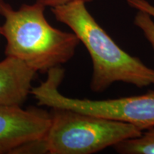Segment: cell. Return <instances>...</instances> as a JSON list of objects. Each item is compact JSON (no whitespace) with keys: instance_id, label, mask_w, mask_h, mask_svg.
<instances>
[{"instance_id":"cell-2","label":"cell","mask_w":154,"mask_h":154,"mask_svg":"<svg viewBox=\"0 0 154 154\" xmlns=\"http://www.w3.org/2000/svg\"><path fill=\"white\" fill-rule=\"evenodd\" d=\"M51 11L88 50L93 64L91 91H104L116 82L138 88L154 85V69L119 47L90 14L86 3L74 2L52 7Z\"/></svg>"},{"instance_id":"cell-6","label":"cell","mask_w":154,"mask_h":154,"mask_svg":"<svg viewBox=\"0 0 154 154\" xmlns=\"http://www.w3.org/2000/svg\"><path fill=\"white\" fill-rule=\"evenodd\" d=\"M36 74L17 58L6 57L0 61V106H22L31 94Z\"/></svg>"},{"instance_id":"cell-9","label":"cell","mask_w":154,"mask_h":154,"mask_svg":"<svg viewBox=\"0 0 154 154\" xmlns=\"http://www.w3.org/2000/svg\"><path fill=\"white\" fill-rule=\"evenodd\" d=\"M126 2L131 7L138 11H142L154 18V5L147 0H126Z\"/></svg>"},{"instance_id":"cell-1","label":"cell","mask_w":154,"mask_h":154,"mask_svg":"<svg viewBox=\"0 0 154 154\" xmlns=\"http://www.w3.org/2000/svg\"><path fill=\"white\" fill-rule=\"evenodd\" d=\"M45 8L36 2L14 10L5 0H0V15L5 18L1 33L7 41L6 57L17 58L42 74L70 60L80 42L73 32L49 24L44 16Z\"/></svg>"},{"instance_id":"cell-4","label":"cell","mask_w":154,"mask_h":154,"mask_svg":"<svg viewBox=\"0 0 154 154\" xmlns=\"http://www.w3.org/2000/svg\"><path fill=\"white\" fill-rule=\"evenodd\" d=\"M64 69L56 67L47 72V79L32 87L38 105L71 109L85 114L128 123L145 131L154 126V91L139 96L119 99L89 100L72 99L59 91Z\"/></svg>"},{"instance_id":"cell-10","label":"cell","mask_w":154,"mask_h":154,"mask_svg":"<svg viewBox=\"0 0 154 154\" xmlns=\"http://www.w3.org/2000/svg\"><path fill=\"white\" fill-rule=\"evenodd\" d=\"M93 0H36V2L42 4L45 7H50L51 8L67 5V4L74 2H82L84 3H88L91 2Z\"/></svg>"},{"instance_id":"cell-3","label":"cell","mask_w":154,"mask_h":154,"mask_svg":"<svg viewBox=\"0 0 154 154\" xmlns=\"http://www.w3.org/2000/svg\"><path fill=\"white\" fill-rule=\"evenodd\" d=\"M51 124L42 138L45 153L91 154L123 140L139 136L143 131L128 123L51 108Z\"/></svg>"},{"instance_id":"cell-11","label":"cell","mask_w":154,"mask_h":154,"mask_svg":"<svg viewBox=\"0 0 154 154\" xmlns=\"http://www.w3.org/2000/svg\"><path fill=\"white\" fill-rule=\"evenodd\" d=\"M0 36H2V33H1V26H0Z\"/></svg>"},{"instance_id":"cell-5","label":"cell","mask_w":154,"mask_h":154,"mask_svg":"<svg viewBox=\"0 0 154 154\" xmlns=\"http://www.w3.org/2000/svg\"><path fill=\"white\" fill-rule=\"evenodd\" d=\"M51 124L49 111L35 107L0 106V154L14 153L29 142L42 139Z\"/></svg>"},{"instance_id":"cell-8","label":"cell","mask_w":154,"mask_h":154,"mask_svg":"<svg viewBox=\"0 0 154 154\" xmlns=\"http://www.w3.org/2000/svg\"><path fill=\"white\" fill-rule=\"evenodd\" d=\"M134 22L143 32L154 51V22L152 17L144 11H138L134 17Z\"/></svg>"},{"instance_id":"cell-7","label":"cell","mask_w":154,"mask_h":154,"mask_svg":"<svg viewBox=\"0 0 154 154\" xmlns=\"http://www.w3.org/2000/svg\"><path fill=\"white\" fill-rule=\"evenodd\" d=\"M121 154H154V126L138 137L128 138L113 146Z\"/></svg>"}]
</instances>
